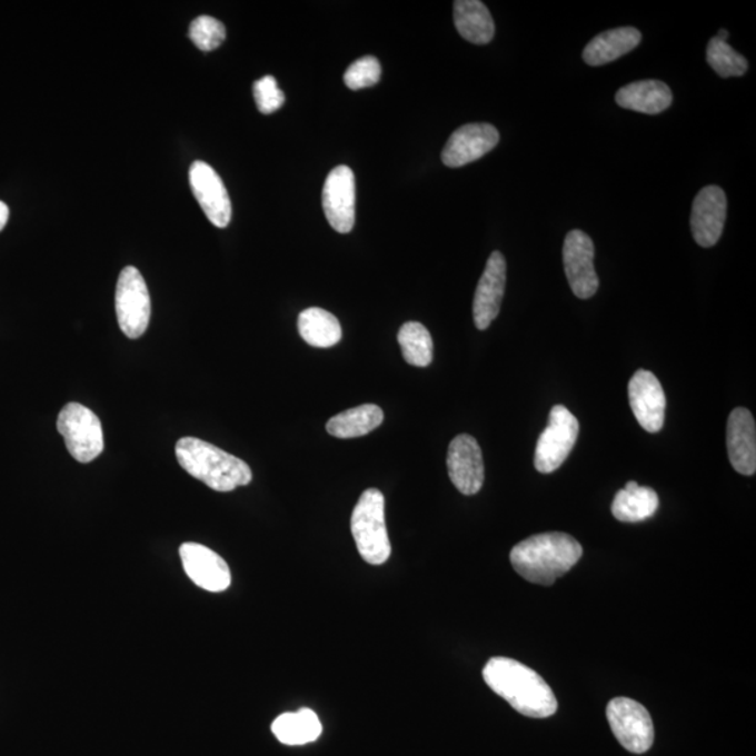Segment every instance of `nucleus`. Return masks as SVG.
Masks as SVG:
<instances>
[{"label":"nucleus","mask_w":756,"mask_h":756,"mask_svg":"<svg viewBox=\"0 0 756 756\" xmlns=\"http://www.w3.org/2000/svg\"><path fill=\"white\" fill-rule=\"evenodd\" d=\"M8 220H9L8 205L0 201V231H2L3 227L8 225Z\"/></svg>","instance_id":"obj_31"},{"label":"nucleus","mask_w":756,"mask_h":756,"mask_svg":"<svg viewBox=\"0 0 756 756\" xmlns=\"http://www.w3.org/2000/svg\"><path fill=\"white\" fill-rule=\"evenodd\" d=\"M500 135L490 123H468L452 132L442 149L441 160L447 167L474 163L498 146Z\"/></svg>","instance_id":"obj_11"},{"label":"nucleus","mask_w":756,"mask_h":756,"mask_svg":"<svg viewBox=\"0 0 756 756\" xmlns=\"http://www.w3.org/2000/svg\"><path fill=\"white\" fill-rule=\"evenodd\" d=\"M629 404L637 422L649 434H657L666 416V394L658 378L649 370H637L630 378Z\"/></svg>","instance_id":"obj_14"},{"label":"nucleus","mask_w":756,"mask_h":756,"mask_svg":"<svg viewBox=\"0 0 756 756\" xmlns=\"http://www.w3.org/2000/svg\"><path fill=\"white\" fill-rule=\"evenodd\" d=\"M189 38L201 51H213L226 40V27L210 16H199L189 26Z\"/></svg>","instance_id":"obj_28"},{"label":"nucleus","mask_w":756,"mask_h":756,"mask_svg":"<svg viewBox=\"0 0 756 756\" xmlns=\"http://www.w3.org/2000/svg\"><path fill=\"white\" fill-rule=\"evenodd\" d=\"M176 456L182 469L216 491H231L252 480L247 462L196 437L178 440Z\"/></svg>","instance_id":"obj_3"},{"label":"nucleus","mask_w":756,"mask_h":756,"mask_svg":"<svg viewBox=\"0 0 756 756\" xmlns=\"http://www.w3.org/2000/svg\"><path fill=\"white\" fill-rule=\"evenodd\" d=\"M322 208L328 223L338 233L354 229L356 218V182L348 166H338L329 172L322 189Z\"/></svg>","instance_id":"obj_10"},{"label":"nucleus","mask_w":756,"mask_h":756,"mask_svg":"<svg viewBox=\"0 0 756 756\" xmlns=\"http://www.w3.org/2000/svg\"><path fill=\"white\" fill-rule=\"evenodd\" d=\"M641 32L635 27H619L594 37L583 51V59L590 67L617 61L640 44Z\"/></svg>","instance_id":"obj_19"},{"label":"nucleus","mask_w":756,"mask_h":756,"mask_svg":"<svg viewBox=\"0 0 756 756\" xmlns=\"http://www.w3.org/2000/svg\"><path fill=\"white\" fill-rule=\"evenodd\" d=\"M579 541L565 533H545L524 539L510 553L518 575L534 585L553 586L580 560Z\"/></svg>","instance_id":"obj_2"},{"label":"nucleus","mask_w":756,"mask_h":756,"mask_svg":"<svg viewBox=\"0 0 756 756\" xmlns=\"http://www.w3.org/2000/svg\"><path fill=\"white\" fill-rule=\"evenodd\" d=\"M398 342L408 365L428 367L434 360V339L424 324H404L398 332Z\"/></svg>","instance_id":"obj_26"},{"label":"nucleus","mask_w":756,"mask_h":756,"mask_svg":"<svg viewBox=\"0 0 756 756\" xmlns=\"http://www.w3.org/2000/svg\"><path fill=\"white\" fill-rule=\"evenodd\" d=\"M381 64L375 57H364L355 61L344 74L345 84L350 90L371 88L380 82Z\"/></svg>","instance_id":"obj_29"},{"label":"nucleus","mask_w":756,"mask_h":756,"mask_svg":"<svg viewBox=\"0 0 756 756\" xmlns=\"http://www.w3.org/2000/svg\"><path fill=\"white\" fill-rule=\"evenodd\" d=\"M180 558L189 579L203 590L221 593L230 587V567L212 549L196 543L182 544Z\"/></svg>","instance_id":"obj_16"},{"label":"nucleus","mask_w":756,"mask_h":756,"mask_svg":"<svg viewBox=\"0 0 756 756\" xmlns=\"http://www.w3.org/2000/svg\"><path fill=\"white\" fill-rule=\"evenodd\" d=\"M607 718L614 736L625 749L645 754L655 742L650 713L639 702L615 698L607 706Z\"/></svg>","instance_id":"obj_8"},{"label":"nucleus","mask_w":756,"mask_h":756,"mask_svg":"<svg viewBox=\"0 0 756 756\" xmlns=\"http://www.w3.org/2000/svg\"><path fill=\"white\" fill-rule=\"evenodd\" d=\"M483 675L486 685L523 716L545 718L558 710L554 690L541 675L513 658H490Z\"/></svg>","instance_id":"obj_1"},{"label":"nucleus","mask_w":756,"mask_h":756,"mask_svg":"<svg viewBox=\"0 0 756 756\" xmlns=\"http://www.w3.org/2000/svg\"><path fill=\"white\" fill-rule=\"evenodd\" d=\"M118 324L128 338L142 337L149 327L151 302L142 273L135 267L122 269L116 291Z\"/></svg>","instance_id":"obj_7"},{"label":"nucleus","mask_w":756,"mask_h":756,"mask_svg":"<svg viewBox=\"0 0 756 756\" xmlns=\"http://www.w3.org/2000/svg\"><path fill=\"white\" fill-rule=\"evenodd\" d=\"M253 99H256L258 110L269 116L284 106L285 93L279 89L277 79L268 74L253 83Z\"/></svg>","instance_id":"obj_30"},{"label":"nucleus","mask_w":756,"mask_h":756,"mask_svg":"<svg viewBox=\"0 0 756 756\" xmlns=\"http://www.w3.org/2000/svg\"><path fill=\"white\" fill-rule=\"evenodd\" d=\"M385 414L380 407L372 404L360 405L334 416L328 420L327 431L338 439H354L371 434L381 426Z\"/></svg>","instance_id":"obj_23"},{"label":"nucleus","mask_w":756,"mask_h":756,"mask_svg":"<svg viewBox=\"0 0 756 756\" xmlns=\"http://www.w3.org/2000/svg\"><path fill=\"white\" fill-rule=\"evenodd\" d=\"M448 475L462 495L471 496L483 489L485 467L483 451L475 437L457 436L450 442L447 454Z\"/></svg>","instance_id":"obj_13"},{"label":"nucleus","mask_w":756,"mask_h":756,"mask_svg":"<svg viewBox=\"0 0 756 756\" xmlns=\"http://www.w3.org/2000/svg\"><path fill=\"white\" fill-rule=\"evenodd\" d=\"M454 24L464 40L472 44L485 46L494 40V19L479 0H457L454 3Z\"/></svg>","instance_id":"obj_21"},{"label":"nucleus","mask_w":756,"mask_h":756,"mask_svg":"<svg viewBox=\"0 0 756 756\" xmlns=\"http://www.w3.org/2000/svg\"><path fill=\"white\" fill-rule=\"evenodd\" d=\"M350 529L361 558L369 565L386 564L391 556L390 537L386 526V499L378 489L361 494L352 513Z\"/></svg>","instance_id":"obj_4"},{"label":"nucleus","mask_w":756,"mask_h":756,"mask_svg":"<svg viewBox=\"0 0 756 756\" xmlns=\"http://www.w3.org/2000/svg\"><path fill=\"white\" fill-rule=\"evenodd\" d=\"M716 37L718 38V40L727 41L728 40V31L720 30V31H718V34Z\"/></svg>","instance_id":"obj_32"},{"label":"nucleus","mask_w":756,"mask_h":756,"mask_svg":"<svg viewBox=\"0 0 756 756\" xmlns=\"http://www.w3.org/2000/svg\"><path fill=\"white\" fill-rule=\"evenodd\" d=\"M189 183L210 223L219 229L229 226L231 201L218 172L205 161H196L189 169Z\"/></svg>","instance_id":"obj_12"},{"label":"nucleus","mask_w":756,"mask_h":756,"mask_svg":"<svg viewBox=\"0 0 756 756\" xmlns=\"http://www.w3.org/2000/svg\"><path fill=\"white\" fill-rule=\"evenodd\" d=\"M57 426L74 460L88 464L105 450V434L99 416L83 405H64L59 412Z\"/></svg>","instance_id":"obj_5"},{"label":"nucleus","mask_w":756,"mask_h":756,"mask_svg":"<svg viewBox=\"0 0 756 756\" xmlns=\"http://www.w3.org/2000/svg\"><path fill=\"white\" fill-rule=\"evenodd\" d=\"M727 451L738 474L750 477L756 472V425L747 408H736L728 416Z\"/></svg>","instance_id":"obj_18"},{"label":"nucleus","mask_w":756,"mask_h":756,"mask_svg":"<svg viewBox=\"0 0 756 756\" xmlns=\"http://www.w3.org/2000/svg\"><path fill=\"white\" fill-rule=\"evenodd\" d=\"M272 733L285 745H305L321 736L322 726L316 712L300 709L280 715L272 723Z\"/></svg>","instance_id":"obj_24"},{"label":"nucleus","mask_w":756,"mask_h":756,"mask_svg":"<svg viewBox=\"0 0 756 756\" xmlns=\"http://www.w3.org/2000/svg\"><path fill=\"white\" fill-rule=\"evenodd\" d=\"M727 198L720 187L709 186L696 196L690 215V230L700 247L717 245L725 229Z\"/></svg>","instance_id":"obj_15"},{"label":"nucleus","mask_w":756,"mask_h":756,"mask_svg":"<svg viewBox=\"0 0 756 756\" xmlns=\"http://www.w3.org/2000/svg\"><path fill=\"white\" fill-rule=\"evenodd\" d=\"M615 101L625 110L656 116L672 106L673 93L660 80H640L620 88L615 94Z\"/></svg>","instance_id":"obj_20"},{"label":"nucleus","mask_w":756,"mask_h":756,"mask_svg":"<svg viewBox=\"0 0 756 756\" xmlns=\"http://www.w3.org/2000/svg\"><path fill=\"white\" fill-rule=\"evenodd\" d=\"M580 425L564 405H555L549 424L539 436L536 448V469L541 474L556 471L569 457L579 437Z\"/></svg>","instance_id":"obj_6"},{"label":"nucleus","mask_w":756,"mask_h":756,"mask_svg":"<svg viewBox=\"0 0 756 756\" xmlns=\"http://www.w3.org/2000/svg\"><path fill=\"white\" fill-rule=\"evenodd\" d=\"M594 242L581 230H571L564 245V265L567 282L579 299L587 300L597 294L599 280L594 268Z\"/></svg>","instance_id":"obj_9"},{"label":"nucleus","mask_w":756,"mask_h":756,"mask_svg":"<svg viewBox=\"0 0 756 756\" xmlns=\"http://www.w3.org/2000/svg\"><path fill=\"white\" fill-rule=\"evenodd\" d=\"M707 63L720 78H738L748 70V61L742 53L734 51L727 41L712 38L706 51Z\"/></svg>","instance_id":"obj_27"},{"label":"nucleus","mask_w":756,"mask_h":756,"mask_svg":"<svg viewBox=\"0 0 756 756\" xmlns=\"http://www.w3.org/2000/svg\"><path fill=\"white\" fill-rule=\"evenodd\" d=\"M660 505L658 495L647 486H639L635 480L626 484L613 501V515L623 523H640L655 516Z\"/></svg>","instance_id":"obj_22"},{"label":"nucleus","mask_w":756,"mask_h":756,"mask_svg":"<svg viewBox=\"0 0 756 756\" xmlns=\"http://www.w3.org/2000/svg\"><path fill=\"white\" fill-rule=\"evenodd\" d=\"M506 288V259L499 251L491 252L479 279L474 297V321L480 331L489 328L499 316Z\"/></svg>","instance_id":"obj_17"},{"label":"nucleus","mask_w":756,"mask_h":756,"mask_svg":"<svg viewBox=\"0 0 756 756\" xmlns=\"http://www.w3.org/2000/svg\"><path fill=\"white\" fill-rule=\"evenodd\" d=\"M297 327L301 338L315 348L335 347L342 338V327L338 318L320 307H310L300 312Z\"/></svg>","instance_id":"obj_25"}]
</instances>
